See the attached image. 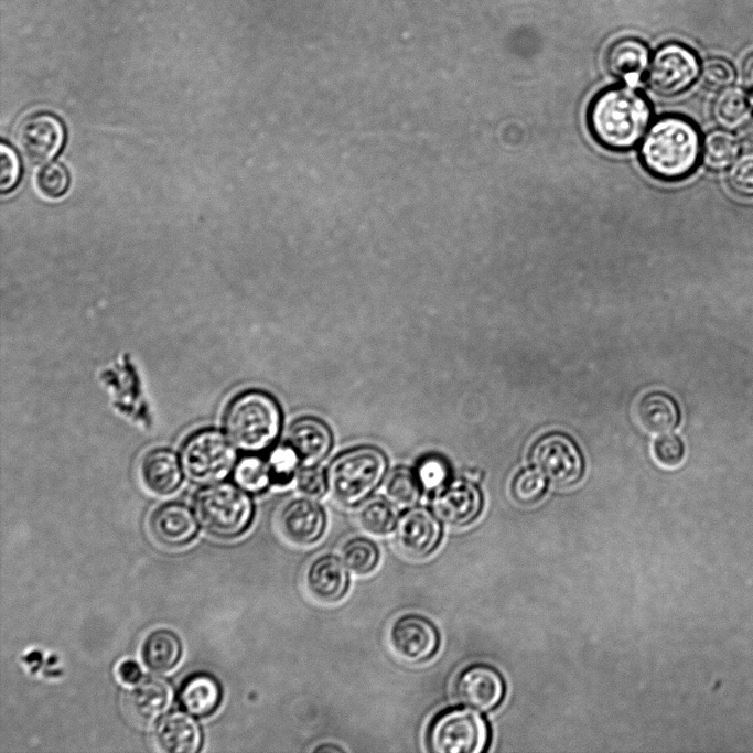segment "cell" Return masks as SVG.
Instances as JSON below:
<instances>
[{"mask_svg": "<svg viewBox=\"0 0 753 753\" xmlns=\"http://www.w3.org/2000/svg\"><path fill=\"white\" fill-rule=\"evenodd\" d=\"M652 119L648 99L631 85L613 86L594 96L587 112L593 138L602 147L625 151L636 146Z\"/></svg>", "mask_w": 753, "mask_h": 753, "instance_id": "cell-1", "label": "cell"}, {"mask_svg": "<svg viewBox=\"0 0 753 753\" xmlns=\"http://www.w3.org/2000/svg\"><path fill=\"white\" fill-rule=\"evenodd\" d=\"M700 155L699 131L690 120L680 116L655 120L639 146V159L645 170L664 181L688 176Z\"/></svg>", "mask_w": 753, "mask_h": 753, "instance_id": "cell-2", "label": "cell"}, {"mask_svg": "<svg viewBox=\"0 0 753 753\" xmlns=\"http://www.w3.org/2000/svg\"><path fill=\"white\" fill-rule=\"evenodd\" d=\"M197 520L215 537L233 539L243 535L254 518V504L237 484L223 482L201 488L194 497Z\"/></svg>", "mask_w": 753, "mask_h": 753, "instance_id": "cell-5", "label": "cell"}, {"mask_svg": "<svg viewBox=\"0 0 753 753\" xmlns=\"http://www.w3.org/2000/svg\"><path fill=\"white\" fill-rule=\"evenodd\" d=\"M482 509L478 488L469 481L447 483L434 492L432 512L447 525L463 527L472 523Z\"/></svg>", "mask_w": 753, "mask_h": 753, "instance_id": "cell-14", "label": "cell"}, {"mask_svg": "<svg viewBox=\"0 0 753 753\" xmlns=\"http://www.w3.org/2000/svg\"><path fill=\"white\" fill-rule=\"evenodd\" d=\"M699 60L693 51L679 43L660 46L650 62L647 84L663 96H676L687 90L700 74Z\"/></svg>", "mask_w": 753, "mask_h": 753, "instance_id": "cell-8", "label": "cell"}, {"mask_svg": "<svg viewBox=\"0 0 753 753\" xmlns=\"http://www.w3.org/2000/svg\"><path fill=\"white\" fill-rule=\"evenodd\" d=\"M752 110L750 95L736 86L721 89L712 103V117L725 130L740 129L749 119Z\"/></svg>", "mask_w": 753, "mask_h": 753, "instance_id": "cell-26", "label": "cell"}, {"mask_svg": "<svg viewBox=\"0 0 753 753\" xmlns=\"http://www.w3.org/2000/svg\"><path fill=\"white\" fill-rule=\"evenodd\" d=\"M305 585L316 600L334 603L343 599L349 587V575L343 560L332 553L314 558L305 570Z\"/></svg>", "mask_w": 753, "mask_h": 753, "instance_id": "cell-16", "label": "cell"}, {"mask_svg": "<svg viewBox=\"0 0 753 753\" xmlns=\"http://www.w3.org/2000/svg\"><path fill=\"white\" fill-rule=\"evenodd\" d=\"M68 185V172L60 163L53 162L46 164L37 172V190L43 196L47 198L61 197L67 191Z\"/></svg>", "mask_w": 753, "mask_h": 753, "instance_id": "cell-35", "label": "cell"}, {"mask_svg": "<svg viewBox=\"0 0 753 753\" xmlns=\"http://www.w3.org/2000/svg\"><path fill=\"white\" fill-rule=\"evenodd\" d=\"M398 548L413 559L429 557L442 539V526L435 514L423 506L407 508L395 525Z\"/></svg>", "mask_w": 753, "mask_h": 753, "instance_id": "cell-12", "label": "cell"}, {"mask_svg": "<svg viewBox=\"0 0 753 753\" xmlns=\"http://www.w3.org/2000/svg\"><path fill=\"white\" fill-rule=\"evenodd\" d=\"M648 57V49L643 42L624 39L612 45L606 64L612 75L632 86L647 68Z\"/></svg>", "mask_w": 753, "mask_h": 753, "instance_id": "cell-24", "label": "cell"}, {"mask_svg": "<svg viewBox=\"0 0 753 753\" xmlns=\"http://www.w3.org/2000/svg\"><path fill=\"white\" fill-rule=\"evenodd\" d=\"M155 738L159 746L169 753H195L203 742L200 724L186 711L165 714L157 725Z\"/></svg>", "mask_w": 753, "mask_h": 753, "instance_id": "cell-20", "label": "cell"}, {"mask_svg": "<svg viewBox=\"0 0 753 753\" xmlns=\"http://www.w3.org/2000/svg\"><path fill=\"white\" fill-rule=\"evenodd\" d=\"M173 700L171 684L160 676L141 678L128 693L127 702L132 716L142 723L157 721Z\"/></svg>", "mask_w": 753, "mask_h": 753, "instance_id": "cell-19", "label": "cell"}, {"mask_svg": "<svg viewBox=\"0 0 753 753\" xmlns=\"http://www.w3.org/2000/svg\"><path fill=\"white\" fill-rule=\"evenodd\" d=\"M531 460L535 467L557 486H572L583 473V459L577 444L562 433H550L538 440Z\"/></svg>", "mask_w": 753, "mask_h": 753, "instance_id": "cell-9", "label": "cell"}, {"mask_svg": "<svg viewBox=\"0 0 753 753\" xmlns=\"http://www.w3.org/2000/svg\"><path fill=\"white\" fill-rule=\"evenodd\" d=\"M341 557L351 572L365 575L373 572L378 566L380 550L372 539L356 536L342 546Z\"/></svg>", "mask_w": 753, "mask_h": 753, "instance_id": "cell-29", "label": "cell"}, {"mask_svg": "<svg viewBox=\"0 0 753 753\" xmlns=\"http://www.w3.org/2000/svg\"><path fill=\"white\" fill-rule=\"evenodd\" d=\"M17 144L23 157L39 165L52 160L65 140L63 122L53 114L39 111L25 117L17 129Z\"/></svg>", "mask_w": 753, "mask_h": 753, "instance_id": "cell-11", "label": "cell"}, {"mask_svg": "<svg viewBox=\"0 0 753 753\" xmlns=\"http://www.w3.org/2000/svg\"><path fill=\"white\" fill-rule=\"evenodd\" d=\"M415 473L422 490L435 492L448 483L449 465L441 456L430 454L419 461Z\"/></svg>", "mask_w": 753, "mask_h": 753, "instance_id": "cell-34", "label": "cell"}, {"mask_svg": "<svg viewBox=\"0 0 753 753\" xmlns=\"http://www.w3.org/2000/svg\"><path fill=\"white\" fill-rule=\"evenodd\" d=\"M388 642L399 659L409 664H422L437 654L440 647V633L428 617L407 613L391 623Z\"/></svg>", "mask_w": 753, "mask_h": 753, "instance_id": "cell-10", "label": "cell"}, {"mask_svg": "<svg viewBox=\"0 0 753 753\" xmlns=\"http://www.w3.org/2000/svg\"><path fill=\"white\" fill-rule=\"evenodd\" d=\"M282 535L299 546L315 544L326 528V514L313 498L301 497L287 503L278 518Z\"/></svg>", "mask_w": 753, "mask_h": 753, "instance_id": "cell-15", "label": "cell"}, {"mask_svg": "<svg viewBox=\"0 0 753 753\" xmlns=\"http://www.w3.org/2000/svg\"><path fill=\"white\" fill-rule=\"evenodd\" d=\"M120 680L127 685H136L142 678L139 664L132 659L122 660L117 668Z\"/></svg>", "mask_w": 753, "mask_h": 753, "instance_id": "cell-41", "label": "cell"}, {"mask_svg": "<svg viewBox=\"0 0 753 753\" xmlns=\"http://www.w3.org/2000/svg\"><path fill=\"white\" fill-rule=\"evenodd\" d=\"M487 742L485 720L477 712L463 708L438 713L426 733L427 746L435 753H480Z\"/></svg>", "mask_w": 753, "mask_h": 753, "instance_id": "cell-7", "label": "cell"}, {"mask_svg": "<svg viewBox=\"0 0 753 753\" xmlns=\"http://www.w3.org/2000/svg\"><path fill=\"white\" fill-rule=\"evenodd\" d=\"M679 419L678 406L667 394L648 392L636 405V420L648 433H667L677 427Z\"/></svg>", "mask_w": 753, "mask_h": 753, "instance_id": "cell-23", "label": "cell"}, {"mask_svg": "<svg viewBox=\"0 0 753 753\" xmlns=\"http://www.w3.org/2000/svg\"><path fill=\"white\" fill-rule=\"evenodd\" d=\"M297 490L309 498H320L327 491L325 473L315 465L302 466L295 475Z\"/></svg>", "mask_w": 753, "mask_h": 753, "instance_id": "cell-39", "label": "cell"}, {"mask_svg": "<svg viewBox=\"0 0 753 753\" xmlns=\"http://www.w3.org/2000/svg\"><path fill=\"white\" fill-rule=\"evenodd\" d=\"M741 143L730 130L714 129L701 141V160L711 171L729 169L738 159Z\"/></svg>", "mask_w": 753, "mask_h": 753, "instance_id": "cell-27", "label": "cell"}, {"mask_svg": "<svg viewBox=\"0 0 753 753\" xmlns=\"http://www.w3.org/2000/svg\"><path fill=\"white\" fill-rule=\"evenodd\" d=\"M546 490V477L538 470H526L517 474L512 484L513 498L520 505L537 503Z\"/></svg>", "mask_w": 753, "mask_h": 753, "instance_id": "cell-33", "label": "cell"}, {"mask_svg": "<svg viewBox=\"0 0 753 753\" xmlns=\"http://www.w3.org/2000/svg\"><path fill=\"white\" fill-rule=\"evenodd\" d=\"M505 691L504 680L491 666L476 664L464 668L454 682L458 700L478 711L497 707Z\"/></svg>", "mask_w": 753, "mask_h": 753, "instance_id": "cell-13", "label": "cell"}, {"mask_svg": "<svg viewBox=\"0 0 753 753\" xmlns=\"http://www.w3.org/2000/svg\"><path fill=\"white\" fill-rule=\"evenodd\" d=\"M176 454L168 449L149 451L141 462V477L144 485L154 494L173 493L182 482V465Z\"/></svg>", "mask_w": 753, "mask_h": 753, "instance_id": "cell-22", "label": "cell"}, {"mask_svg": "<svg viewBox=\"0 0 753 753\" xmlns=\"http://www.w3.org/2000/svg\"><path fill=\"white\" fill-rule=\"evenodd\" d=\"M727 183L733 193L753 197V151L738 157L728 170Z\"/></svg>", "mask_w": 753, "mask_h": 753, "instance_id": "cell-36", "label": "cell"}, {"mask_svg": "<svg viewBox=\"0 0 753 753\" xmlns=\"http://www.w3.org/2000/svg\"><path fill=\"white\" fill-rule=\"evenodd\" d=\"M422 487L416 473L407 467H396L387 476L385 494L394 505L409 508L415 506L421 496Z\"/></svg>", "mask_w": 753, "mask_h": 753, "instance_id": "cell-30", "label": "cell"}, {"mask_svg": "<svg viewBox=\"0 0 753 753\" xmlns=\"http://www.w3.org/2000/svg\"><path fill=\"white\" fill-rule=\"evenodd\" d=\"M223 691L218 679L205 671L189 675L178 691V702L187 713L205 718L213 714L222 702Z\"/></svg>", "mask_w": 753, "mask_h": 753, "instance_id": "cell-21", "label": "cell"}, {"mask_svg": "<svg viewBox=\"0 0 753 753\" xmlns=\"http://www.w3.org/2000/svg\"><path fill=\"white\" fill-rule=\"evenodd\" d=\"M182 655L179 636L169 628L151 632L142 645V659L155 673H165L176 666Z\"/></svg>", "mask_w": 753, "mask_h": 753, "instance_id": "cell-25", "label": "cell"}, {"mask_svg": "<svg viewBox=\"0 0 753 753\" xmlns=\"http://www.w3.org/2000/svg\"><path fill=\"white\" fill-rule=\"evenodd\" d=\"M281 421L278 402L261 390L237 395L228 404L223 418L229 440L246 452L268 449L280 433Z\"/></svg>", "mask_w": 753, "mask_h": 753, "instance_id": "cell-3", "label": "cell"}, {"mask_svg": "<svg viewBox=\"0 0 753 753\" xmlns=\"http://www.w3.org/2000/svg\"><path fill=\"white\" fill-rule=\"evenodd\" d=\"M235 483L249 493H261L273 482L268 461L254 454L243 456L234 467Z\"/></svg>", "mask_w": 753, "mask_h": 753, "instance_id": "cell-31", "label": "cell"}, {"mask_svg": "<svg viewBox=\"0 0 753 753\" xmlns=\"http://www.w3.org/2000/svg\"><path fill=\"white\" fill-rule=\"evenodd\" d=\"M332 442L327 424L312 416L294 420L287 434V444L295 452L302 466L320 463L331 450Z\"/></svg>", "mask_w": 753, "mask_h": 753, "instance_id": "cell-17", "label": "cell"}, {"mask_svg": "<svg viewBox=\"0 0 753 753\" xmlns=\"http://www.w3.org/2000/svg\"><path fill=\"white\" fill-rule=\"evenodd\" d=\"M150 529L160 544L168 547H182L195 537L197 523L187 505L170 502L153 512L150 518Z\"/></svg>", "mask_w": 753, "mask_h": 753, "instance_id": "cell-18", "label": "cell"}, {"mask_svg": "<svg viewBox=\"0 0 753 753\" xmlns=\"http://www.w3.org/2000/svg\"><path fill=\"white\" fill-rule=\"evenodd\" d=\"M0 189L2 193H7L18 184L21 165L15 151L4 142L0 147Z\"/></svg>", "mask_w": 753, "mask_h": 753, "instance_id": "cell-40", "label": "cell"}, {"mask_svg": "<svg viewBox=\"0 0 753 753\" xmlns=\"http://www.w3.org/2000/svg\"><path fill=\"white\" fill-rule=\"evenodd\" d=\"M232 443L216 429H201L192 433L181 448V465L185 476L197 484L224 480L237 463V453Z\"/></svg>", "mask_w": 753, "mask_h": 753, "instance_id": "cell-6", "label": "cell"}, {"mask_svg": "<svg viewBox=\"0 0 753 753\" xmlns=\"http://www.w3.org/2000/svg\"><path fill=\"white\" fill-rule=\"evenodd\" d=\"M653 454L661 466L674 469L682 462L684 443L677 435L664 433L655 441Z\"/></svg>", "mask_w": 753, "mask_h": 753, "instance_id": "cell-38", "label": "cell"}, {"mask_svg": "<svg viewBox=\"0 0 753 753\" xmlns=\"http://www.w3.org/2000/svg\"><path fill=\"white\" fill-rule=\"evenodd\" d=\"M699 76L704 88L720 92L732 86L735 80V69L728 60L713 56L702 63Z\"/></svg>", "mask_w": 753, "mask_h": 753, "instance_id": "cell-32", "label": "cell"}, {"mask_svg": "<svg viewBox=\"0 0 753 753\" xmlns=\"http://www.w3.org/2000/svg\"><path fill=\"white\" fill-rule=\"evenodd\" d=\"M269 465L272 472L273 482L278 484L288 483L301 465L295 452L288 445L278 447L269 458Z\"/></svg>", "mask_w": 753, "mask_h": 753, "instance_id": "cell-37", "label": "cell"}, {"mask_svg": "<svg viewBox=\"0 0 753 753\" xmlns=\"http://www.w3.org/2000/svg\"><path fill=\"white\" fill-rule=\"evenodd\" d=\"M314 751H315V752H329V751H333V752H334V751H343V749H342V747H336V746H334V745H332V744H329V746H326V745L319 746V747H316Z\"/></svg>", "mask_w": 753, "mask_h": 753, "instance_id": "cell-44", "label": "cell"}, {"mask_svg": "<svg viewBox=\"0 0 753 753\" xmlns=\"http://www.w3.org/2000/svg\"><path fill=\"white\" fill-rule=\"evenodd\" d=\"M387 467L385 453L376 447L358 445L345 450L327 465V492L343 506L359 505L380 485Z\"/></svg>", "mask_w": 753, "mask_h": 753, "instance_id": "cell-4", "label": "cell"}, {"mask_svg": "<svg viewBox=\"0 0 753 753\" xmlns=\"http://www.w3.org/2000/svg\"><path fill=\"white\" fill-rule=\"evenodd\" d=\"M742 79L745 87L753 90V52L750 53L743 61Z\"/></svg>", "mask_w": 753, "mask_h": 753, "instance_id": "cell-43", "label": "cell"}, {"mask_svg": "<svg viewBox=\"0 0 753 753\" xmlns=\"http://www.w3.org/2000/svg\"><path fill=\"white\" fill-rule=\"evenodd\" d=\"M741 147L753 151V118L749 119L740 129L738 136Z\"/></svg>", "mask_w": 753, "mask_h": 753, "instance_id": "cell-42", "label": "cell"}, {"mask_svg": "<svg viewBox=\"0 0 753 753\" xmlns=\"http://www.w3.org/2000/svg\"><path fill=\"white\" fill-rule=\"evenodd\" d=\"M357 521L366 533L386 536L391 533L397 521L394 504L379 496L368 497L357 510Z\"/></svg>", "mask_w": 753, "mask_h": 753, "instance_id": "cell-28", "label": "cell"}, {"mask_svg": "<svg viewBox=\"0 0 753 753\" xmlns=\"http://www.w3.org/2000/svg\"><path fill=\"white\" fill-rule=\"evenodd\" d=\"M750 104H751V107L753 109V90H752V94L750 95Z\"/></svg>", "mask_w": 753, "mask_h": 753, "instance_id": "cell-45", "label": "cell"}]
</instances>
